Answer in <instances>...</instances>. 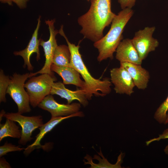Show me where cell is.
<instances>
[{
  "label": "cell",
  "mask_w": 168,
  "mask_h": 168,
  "mask_svg": "<svg viewBox=\"0 0 168 168\" xmlns=\"http://www.w3.org/2000/svg\"><path fill=\"white\" fill-rule=\"evenodd\" d=\"M88 12L78 19L82 27L80 32L85 38L94 42L103 36L105 28L116 16L111 9V0H91Z\"/></svg>",
  "instance_id": "obj_1"
},
{
  "label": "cell",
  "mask_w": 168,
  "mask_h": 168,
  "mask_svg": "<svg viewBox=\"0 0 168 168\" xmlns=\"http://www.w3.org/2000/svg\"><path fill=\"white\" fill-rule=\"evenodd\" d=\"M63 28V26H61L58 33L64 38L69 49L71 55L70 67L78 72L86 83L85 91L88 100L91 99L93 95L96 96H104L109 94L111 90L112 83L110 79L106 77L101 80L94 78L91 75L80 53L79 44L76 45L69 41L64 32Z\"/></svg>",
  "instance_id": "obj_2"
},
{
  "label": "cell",
  "mask_w": 168,
  "mask_h": 168,
  "mask_svg": "<svg viewBox=\"0 0 168 168\" xmlns=\"http://www.w3.org/2000/svg\"><path fill=\"white\" fill-rule=\"evenodd\" d=\"M133 13L131 8L123 9L113 19L107 34L94 42V46L99 52L98 61L100 62L108 58H113V54L122 39L124 29Z\"/></svg>",
  "instance_id": "obj_3"
},
{
  "label": "cell",
  "mask_w": 168,
  "mask_h": 168,
  "mask_svg": "<svg viewBox=\"0 0 168 168\" xmlns=\"http://www.w3.org/2000/svg\"><path fill=\"white\" fill-rule=\"evenodd\" d=\"M56 80L54 74L43 73L30 77L25 84L30 104L33 108L38 106L46 96L50 94L53 84Z\"/></svg>",
  "instance_id": "obj_4"
},
{
  "label": "cell",
  "mask_w": 168,
  "mask_h": 168,
  "mask_svg": "<svg viewBox=\"0 0 168 168\" xmlns=\"http://www.w3.org/2000/svg\"><path fill=\"white\" fill-rule=\"evenodd\" d=\"M29 76L28 73L22 74L14 73L10 77L9 83L7 91V93L17 105L18 112L21 114L31 111L29 96L24 89L25 81L30 77Z\"/></svg>",
  "instance_id": "obj_5"
},
{
  "label": "cell",
  "mask_w": 168,
  "mask_h": 168,
  "mask_svg": "<svg viewBox=\"0 0 168 168\" xmlns=\"http://www.w3.org/2000/svg\"><path fill=\"white\" fill-rule=\"evenodd\" d=\"M4 117L17 122L21 126V136L19 143L23 145L32 139L31 136L33 132L44 124L42 116L40 115L26 116L17 112L5 113Z\"/></svg>",
  "instance_id": "obj_6"
},
{
  "label": "cell",
  "mask_w": 168,
  "mask_h": 168,
  "mask_svg": "<svg viewBox=\"0 0 168 168\" xmlns=\"http://www.w3.org/2000/svg\"><path fill=\"white\" fill-rule=\"evenodd\" d=\"M155 30L154 26L145 27L136 32L132 39L133 43L142 61L146 58L149 53L154 51L159 45L158 40L152 36Z\"/></svg>",
  "instance_id": "obj_7"
},
{
  "label": "cell",
  "mask_w": 168,
  "mask_h": 168,
  "mask_svg": "<svg viewBox=\"0 0 168 168\" xmlns=\"http://www.w3.org/2000/svg\"><path fill=\"white\" fill-rule=\"evenodd\" d=\"M55 22L54 19L50 21H45V22L49 27L50 36L49 40L46 41L42 39L40 40V45L44 49L45 60L44 64L42 68L39 71L34 73H30L29 77H31L38 74L48 73L54 74L51 70V66L52 63L53 57L55 49L58 46L55 38L56 35L58 33V30L55 29L54 26Z\"/></svg>",
  "instance_id": "obj_8"
},
{
  "label": "cell",
  "mask_w": 168,
  "mask_h": 168,
  "mask_svg": "<svg viewBox=\"0 0 168 168\" xmlns=\"http://www.w3.org/2000/svg\"><path fill=\"white\" fill-rule=\"evenodd\" d=\"M80 103H73L71 104H61L58 103L52 95L46 96L38 105V106L49 112L51 118L66 116L79 111L81 107Z\"/></svg>",
  "instance_id": "obj_9"
},
{
  "label": "cell",
  "mask_w": 168,
  "mask_h": 168,
  "mask_svg": "<svg viewBox=\"0 0 168 168\" xmlns=\"http://www.w3.org/2000/svg\"><path fill=\"white\" fill-rule=\"evenodd\" d=\"M110 81L114 87L115 92L119 94L131 95L135 86L128 71L123 67L113 68L110 70Z\"/></svg>",
  "instance_id": "obj_10"
},
{
  "label": "cell",
  "mask_w": 168,
  "mask_h": 168,
  "mask_svg": "<svg viewBox=\"0 0 168 168\" xmlns=\"http://www.w3.org/2000/svg\"><path fill=\"white\" fill-rule=\"evenodd\" d=\"M40 18L41 16H40L38 19V23L36 27L26 48L22 50L15 51L13 53V54L15 55L20 56L23 58L24 62L23 67L25 68L26 66L27 69L30 71H32L34 68L30 61V58L32 54L34 53H36L37 60L38 61L40 59L39 46L40 39L39 40L38 39V32L40 24Z\"/></svg>",
  "instance_id": "obj_11"
},
{
  "label": "cell",
  "mask_w": 168,
  "mask_h": 168,
  "mask_svg": "<svg viewBox=\"0 0 168 168\" xmlns=\"http://www.w3.org/2000/svg\"><path fill=\"white\" fill-rule=\"evenodd\" d=\"M50 94L57 95L66 99L68 104L75 100L79 101L84 107L86 106L88 104V100L83 89L80 88L74 91L69 90L66 88L64 84L60 82L53 83Z\"/></svg>",
  "instance_id": "obj_12"
},
{
  "label": "cell",
  "mask_w": 168,
  "mask_h": 168,
  "mask_svg": "<svg viewBox=\"0 0 168 168\" xmlns=\"http://www.w3.org/2000/svg\"><path fill=\"white\" fill-rule=\"evenodd\" d=\"M84 116V114L82 112L79 111L68 116L51 118L49 121L39 128L40 132L36 136L35 141L25 149L24 153L26 155H28L34 149L41 148L40 142L45 135L63 120L74 117H83Z\"/></svg>",
  "instance_id": "obj_13"
},
{
  "label": "cell",
  "mask_w": 168,
  "mask_h": 168,
  "mask_svg": "<svg viewBox=\"0 0 168 168\" xmlns=\"http://www.w3.org/2000/svg\"><path fill=\"white\" fill-rule=\"evenodd\" d=\"M115 57L120 63L127 62L141 65L142 60L134 47L132 39H126L121 41L116 50Z\"/></svg>",
  "instance_id": "obj_14"
},
{
  "label": "cell",
  "mask_w": 168,
  "mask_h": 168,
  "mask_svg": "<svg viewBox=\"0 0 168 168\" xmlns=\"http://www.w3.org/2000/svg\"><path fill=\"white\" fill-rule=\"evenodd\" d=\"M120 66L128 71L135 86L141 90H144L147 87L150 78L149 72L141 65L124 62L120 63Z\"/></svg>",
  "instance_id": "obj_15"
},
{
  "label": "cell",
  "mask_w": 168,
  "mask_h": 168,
  "mask_svg": "<svg viewBox=\"0 0 168 168\" xmlns=\"http://www.w3.org/2000/svg\"><path fill=\"white\" fill-rule=\"evenodd\" d=\"M51 70L62 78L64 84L73 85L85 91L86 83L80 78V73L74 68L70 67L58 66L52 64Z\"/></svg>",
  "instance_id": "obj_16"
},
{
  "label": "cell",
  "mask_w": 168,
  "mask_h": 168,
  "mask_svg": "<svg viewBox=\"0 0 168 168\" xmlns=\"http://www.w3.org/2000/svg\"><path fill=\"white\" fill-rule=\"evenodd\" d=\"M71 55L68 46L65 45L57 46L53 57V64L58 66L70 67Z\"/></svg>",
  "instance_id": "obj_17"
},
{
  "label": "cell",
  "mask_w": 168,
  "mask_h": 168,
  "mask_svg": "<svg viewBox=\"0 0 168 168\" xmlns=\"http://www.w3.org/2000/svg\"><path fill=\"white\" fill-rule=\"evenodd\" d=\"M15 121L6 119V122L3 124L0 125V141L3 139L7 137L20 138L21 136V131L19 129V127L15 123Z\"/></svg>",
  "instance_id": "obj_18"
},
{
  "label": "cell",
  "mask_w": 168,
  "mask_h": 168,
  "mask_svg": "<svg viewBox=\"0 0 168 168\" xmlns=\"http://www.w3.org/2000/svg\"><path fill=\"white\" fill-rule=\"evenodd\" d=\"M168 111V95L166 99L161 104L155 112L154 118L159 123H165Z\"/></svg>",
  "instance_id": "obj_19"
},
{
  "label": "cell",
  "mask_w": 168,
  "mask_h": 168,
  "mask_svg": "<svg viewBox=\"0 0 168 168\" xmlns=\"http://www.w3.org/2000/svg\"><path fill=\"white\" fill-rule=\"evenodd\" d=\"M10 78L6 75L3 71L2 69L0 70V102H5L6 101V95L9 86Z\"/></svg>",
  "instance_id": "obj_20"
},
{
  "label": "cell",
  "mask_w": 168,
  "mask_h": 168,
  "mask_svg": "<svg viewBox=\"0 0 168 168\" xmlns=\"http://www.w3.org/2000/svg\"><path fill=\"white\" fill-rule=\"evenodd\" d=\"M25 149L21 148L19 146H16L11 143H8L7 142H6L3 145L0 147V157H2L9 152L15 151L20 152L24 150Z\"/></svg>",
  "instance_id": "obj_21"
},
{
  "label": "cell",
  "mask_w": 168,
  "mask_h": 168,
  "mask_svg": "<svg viewBox=\"0 0 168 168\" xmlns=\"http://www.w3.org/2000/svg\"><path fill=\"white\" fill-rule=\"evenodd\" d=\"M168 138V128L165 129L162 133L159 135L157 138H155L150 139L146 142V145L148 146L152 142L156 141H159L161 139Z\"/></svg>",
  "instance_id": "obj_22"
},
{
  "label": "cell",
  "mask_w": 168,
  "mask_h": 168,
  "mask_svg": "<svg viewBox=\"0 0 168 168\" xmlns=\"http://www.w3.org/2000/svg\"><path fill=\"white\" fill-rule=\"evenodd\" d=\"M122 9L126 8H131L134 6L136 0H118Z\"/></svg>",
  "instance_id": "obj_23"
},
{
  "label": "cell",
  "mask_w": 168,
  "mask_h": 168,
  "mask_svg": "<svg viewBox=\"0 0 168 168\" xmlns=\"http://www.w3.org/2000/svg\"><path fill=\"white\" fill-rule=\"evenodd\" d=\"M29 0H12V2H15L21 9H23L26 7L27 2Z\"/></svg>",
  "instance_id": "obj_24"
},
{
  "label": "cell",
  "mask_w": 168,
  "mask_h": 168,
  "mask_svg": "<svg viewBox=\"0 0 168 168\" xmlns=\"http://www.w3.org/2000/svg\"><path fill=\"white\" fill-rule=\"evenodd\" d=\"M0 168H11L9 164L7 162L4 157H2L0 159Z\"/></svg>",
  "instance_id": "obj_25"
},
{
  "label": "cell",
  "mask_w": 168,
  "mask_h": 168,
  "mask_svg": "<svg viewBox=\"0 0 168 168\" xmlns=\"http://www.w3.org/2000/svg\"><path fill=\"white\" fill-rule=\"evenodd\" d=\"M0 2L3 3H6L9 5H12V0H0Z\"/></svg>",
  "instance_id": "obj_26"
},
{
  "label": "cell",
  "mask_w": 168,
  "mask_h": 168,
  "mask_svg": "<svg viewBox=\"0 0 168 168\" xmlns=\"http://www.w3.org/2000/svg\"><path fill=\"white\" fill-rule=\"evenodd\" d=\"M5 114V112L4 111V110H2L0 112V122L1 121V120H2V118L3 117H4V115Z\"/></svg>",
  "instance_id": "obj_27"
},
{
  "label": "cell",
  "mask_w": 168,
  "mask_h": 168,
  "mask_svg": "<svg viewBox=\"0 0 168 168\" xmlns=\"http://www.w3.org/2000/svg\"><path fill=\"white\" fill-rule=\"evenodd\" d=\"M165 153L168 155V145H167L164 150Z\"/></svg>",
  "instance_id": "obj_28"
},
{
  "label": "cell",
  "mask_w": 168,
  "mask_h": 168,
  "mask_svg": "<svg viewBox=\"0 0 168 168\" xmlns=\"http://www.w3.org/2000/svg\"><path fill=\"white\" fill-rule=\"evenodd\" d=\"M168 123V114H167L166 119V120L165 123V124H166Z\"/></svg>",
  "instance_id": "obj_29"
},
{
  "label": "cell",
  "mask_w": 168,
  "mask_h": 168,
  "mask_svg": "<svg viewBox=\"0 0 168 168\" xmlns=\"http://www.w3.org/2000/svg\"><path fill=\"white\" fill-rule=\"evenodd\" d=\"M87 0V1H90L91 0Z\"/></svg>",
  "instance_id": "obj_30"
}]
</instances>
